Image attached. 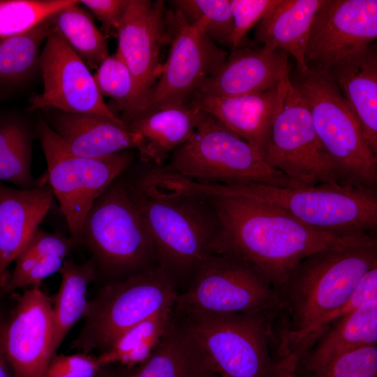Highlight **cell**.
<instances>
[{"label": "cell", "instance_id": "1", "mask_svg": "<svg viewBox=\"0 0 377 377\" xmlns=\"http://www.w3.org/2000/svg\"><path fill=\"white\" fill-rule=\"evenodd\" d=\"M219 230L213 253L242 259L278 292L294 267L327 249L377 246L375 235L319 231L269 203L237 196H210Z\"/></svg>", "mask_w": 377, "mask_h": 377}, {"label": "cell", "instance_id": "2", "mask_svg": "<svg viewBox=\"0 0 377 377\" xmlns=\"http://www.w3.org/2000/svg\"><path fill=\"white\" fill-rule=\"evenodd\" d=\"M377 266V246L313 253L299 263L278 290L282 318L278 354L294 349L348 298L360 279Z\"/></svg>", "mask_w": 377, "mask_h": 377}, {"label": "cell", "instance_id": "3", "mask_svg": "<svg viewBox=\"0 0 377 377\" xmlns=\"http://www.w3.org/2000/svg\"><path fill=\"white\" fill-rule=\"evenodd\" d=\"M152 239L158 266L184 291L198 267L212 254L219 230L207 199L167 193L131 182Z\"/></svg>", "mask_w": 377, "mask_h": 377}, {"label": "cell", "instance_id": "4", "mask_svg": "<svg viewBox=\"0 0 377 377\" xmlns=\"http://www.w3.org/2000/svg\"><path fill=\"white\" fill-rule=\"evenodd\" d=\"M198 196H237L269 203L313 229L330 233L375 235L377 191L320 184L279 187L260 183L232 184L193 182Z\"/></svg>", "mask_w": 377, "mask_h": 377}, {"label": "cell", "instance_id": "5", "mask_svg": "<svg viewBox=\"0 0 377 377\" xmlns=\"http://www.w3.org/2000/svg\"><path fill=\"white\" fill-rule=\"evenodd\" d=\"M77 241L91 251L96 278L100 276L105 284L158 266L154 246L131 182L121 175L91 207Z\"/></svg>", "mask_w": 377, "mask_h": 377}, {"label": "cell", "instance_id": "6", "mask_svg": "<svg viewBox=\"0 0 377 377\" xmlns=\"http://www.w3.org/2000/svg\"><path fill=\"white\" fill-rule=\"evenodd\" d=\"M289 80L308 105L337 184L377 191V155L369 147L354 112L328 72L298 71Z\"/></svg>", "mask_w": 377, "mask_h": 377}, {"label": "cell", "instance_id": "7", "mask_svg": "<svg viewBox=\"0 0 377 377\" xmlns=\"http://www.w3.org/2000/svg\"><path fill=\"white\" fill-rule=\"evenodd\" d=\"M160 168L205 184L305 187L270 168L247 142L207 113L190 139Z\"/></svg>", "mask_w": 377, "mask_h": 377}, {"label": "cell", "instance_id": "8", "mask_svg": "<svg viewBox=\"0 0 377 377\" xmlns=\"http://www.w3.org/2000/svg\"><path fill=\"white\" fill-rule=\"evenodd\" d=\"M279 311L230 314L174 313L221 377H269V346Z\"/></svg>", "mask_w": 377, "mask_h": 377}, {"label": "cell", "instance_id": "9", "mask_svg": "<svg viewBox=\"0 0 377 377\" xmlns=\"http://www.w3.org/2000/svg\"><path fill=\"white\" fill-rule=\"evenodd\" d=\"M177 295L172 280L159 266L103 285L89 301L84 325L71 349L105 351L133 326L174 306Z\"/></svg>", "mask_w": 377, "mask_h": 377}, {"label": "cell", "instance_id": "10", "mask_svg": "<svg viewBox=\"0 0 377 377\" xmlns=\"http://www.w3.org/2000/svg\"><path fill=\"white\" fill-rule=\"evenodd\" d=\"M36 134L47 163L40 182L51 187L71 236L77 240L91 207L131 164L134 154L130 149L100 158L76 156L43 119L38 121Z\"/></svg>", "mask_w": 377, "mask_h": 377}, {"label": "cell", "instance_id": "11", "mask_svg": "<svg viewBox=\"0 0 377 377\" xmlns=\"http://www.w3.org/2000/svg\"><path fill=\"white\" fill-rule=\"evenodd\" d=\"M278 292L252 266L226 253L210 255L179 293L173 311L179 315L230 314L279 311Z\"/></svg>", "mask_w": 377, "mask_h": 377}, {"label": "cell", "instance_id": "12", "mask_svg": "<svg viewBox=\"0 0 377 377\" xmlns=\"http://www.w3.org/2000/svg\"><path fill=\"white\" fill-rule=\"evenodd\" d=\"M165 22L169 54L141 114L189 102L228 57L207 35L200 22L188 20L176 9L165 13Z\"/></svg>", "mask_w": 377, "mask_h": 377}, {"label": "cell", "instance_id": "13", "mask_svg": "<svg viewBox=\"0 0 377 377\" xmlns=\"http://www.w3.org/2000/svg\"><path fill=\"white\" fill-rule=\"evenodd\" d=\"M264 161L302 186L337 184L303 96L289 81L272 126Z\"/></svg>", "mask_w": 377, "mask_h": 377}, {"label": "cell", "instance_id": "14", "mask_svg": "<svg viewBox=\"0 0 377 377\" xmlns=\"http://www.w3.org/2000/svg\"><path fill=\"white\" fill-rule=\"evenodd\" d=\"M163 1L128 0L117 31L118 48L133 80L130 106L121 119L127 126L143 112L158 80L161 47L168 42Z\"/></svg>", "mask_w": 377, "mask_h": 377}, {"label": "cell", "instance_id": "15", "mask_svg": "<svg viewBox=\"0 0 377 377\" xmlns=\"http://www.w3.org/2000/svg\"><path fill=\"white\" fill-rule=\"evenodd\" d=\"M376 38V0H323L311 26L306 65L309 70L327 72L334 64Z\"/></svg>", "mask_w": 377, "mask_h": 377}, {"label": "cell", "instance_id": "16", "mask_svg": "<svg viewBox=\"0 0 377 377\" xmlns=\"http://www.w3.org/2000/svg\"><path fill=\"white\" fill-rule=\"evenodd\" d=\"M39 67L43 91L32 97L29 110L52 108L93 114L126 126L105 104L89 68L54 29L40 53Z\"/></svg>", "mask_w": 377, "mask_h": 377}, {"label": "cell", "instance_id": "17", "mask_svg": "<svg viewBox=\"0 0 377 377\" xmlns=\"http://www.w3.org/2000/svg\"><path fill=\"white\" fill-rule=\"evenodd\" d=\"M1 340L12 377H43L54 355L52 303L38 286L24 291L7 313Z\"/></svg>", "mask_w": 377, "mask_h": 377}, {"label": "cell", "instance_id": "18", "mask_svg": "<svg viewBox=\"0 0 377 377\" xmlns=\"http://www.w3.org/2000/svg\"><path fill=\"white\" fill-rule=\"evenodd\" d=\"M288 56L283 50L269 45L260 48L238 47L195 94L229 97L277 87L289 78Z\"/></svg>", "mask_w": 377, "mask_h": 377}, {"label": "cell", "instance_id": "19", "mask_svg": "<svg viewBox=\"0 0 377 377\" xmlns=\"http://www.w3.org/2000/svg\"><path fill=\"white\" fill-rule=\"evenodd\" d=\"M289 81L253 94L219 97L195 94L189 102L244 139L263 159Z\"/></svg>", "mask_w": 377, "mask_h": 377}, {"label": "cell", "instance_id": "20", "mask_svg": "<svg viewBox=\"0 0 377 377\" xmlns=\"http://www.w3.org/2000/svg\"><path fill=\"white\" fill-rule=\"evenodd\" d=\"M54 198L47 184L24 189L0 182V295L10 276L9 266L39 229Z\"/></svg>", "mask_w": 377, "mask_h": 377}, {"label": "cell", "instance_id": "21", "mask_svg": "<svg viewBox=\"0 0 377 377\" xmlns=\"http://www.w3.org/2000/svg\"><path fill=\"white\" fill-rule=\"evenodd\" d=\"M49 110L47 124L76 156L100 158L126 150H138L141 145L140 135L106 117Z\"/></svg>", "mask_w": 377, "mask_h": 377}, {"label": "cell", "instance_id": "22", "mask_svg": "<svg viewBox=\"0 0 377 377\" xmlns=\"http://www.w3.org/2000/svg\"><path fill=\"white\" fill-rule=\"evenodd\" d=\"M328 74L354 112L365 140L377 155V48L374 43L337 63Z\"/></svg>", "mask_w": 377, "mask_h": 377}, {"label": "cell", "instance_id": "23", "mask_svg": "<svg viewBox=\"0 0 377 377\" xmlns=\"http://www.w3.org/2000/svg\"><path fill=\"white\" fill-rule=\"evenodd\" d=\"M205 114L190 102L173 104L144 113L126 126L142 137L141 160L161 167L190 139Z\"/></svg>", "mask_w": 377, "mask_h": 377}, {"label": "cell", "instance_id": "24", "mask_svg": "<svg viewBox=\"0 0 377 377\" xmlns=\"http://www.w3.org/2000/svg\"><path fill=\"white\" fill-rule=\"evenodd\" d=\"M377 344V300L325 327L300 359L297 374H313L339 355Z\"/></svg>", "mask_w": 377, "mask_h": 377}, {"label": "cell", "instance_id": "25", "mask_svg": "<svg viewBox=\"0 0 377 377\" xmlns=\"http://www.w3.org/2000/svg\"><path fill=\"white\" fill-rule=\"evenodd\" d=\"M323 0H281L256 25L255 39L291 54L298 71L309 69L304 59L311 26Z\"/></svg>", "mask_w": 377, "mask_h": 377}, {"label": "cell", "instance_id": "26", "mask_svg": "<svg viewBox=\"0 0 377 377\" xmlns=\"http://www.w3.org/2000/svg\"><path fill=\"white\" fill-rule=\"evenodd\" d=\"M212 369L184 325L173 313L152 355L127 369L125 377H205Z\"/></svg>", "mask_w": 377, "mask_h": 377}, {"label": "cell", "instance_id": "27", "mask_svg": "<svg viewBox=\"0 0 377 377\" xmlns=\"http://www.w3.org/2000/svg\"><path fill=\"white\" fill-rule=\"evenodd\" d=\"M61 281L52 303V352L56 354L73 326L83 318L89 304V285L96 279V269L91 259L78 263L65 259L59 271Z\"/></svg>", "mask_w": 377, "mask_h": 377}, {"label": "cell", "instance_id": "28", "mask_svg": "<svg viewBox=\"0 0 377 377\" xmlns=\"http://www.w3.org/2000/svg\"><path fill=\"white\" fill-rule=\"evenodd\" d=\"M51 17L27 33L0 40L1 101L24 84L39 66L41 43L53 31Z\"/></svg>", "mask_w": 377, "mask_h": 377}, {"label": "cell", "instance_id": "29", "mask_svg": "<svg viewBox=\"0 0 377 377\" xmlns=\"http://www.w3.org/2000/svg\"><path fill=\"white\" fill-rule=\"evenodd\" d=\"M32 135L28 121L13 112L0 114V182H8L19 188L40 184L31 171Z\"/></svg>", "mask_w": 377, "mask_h": 377}, {"label": "cell", "instance_id": "30", "mask_svg": "<svg viewBox=\"0 0 377 377\" xmlns=\"http://www.w3.org/2000/svg\"><path fill=\"white\" fill-rule=\"evenodd\" d=\"M173 307L165 309L133 326L105 351L96 355L99 364L132 369L153 354L173 316Z\"/></svg>", "mask_w": 377, "mask_h": 377}, {"label": "cell", "instance_id": "31", "mask_svg": "<svg viewBox=\"0 0 377 377\" xmlns=\"http://www.w3.org/2000/svg\"><path fill=\"white\" fill-rule=\"evenodd\" d=\"M78 3L63 8L51 17L53 29L89 68L96 70L109 55L105 36Z\"/></svg>", "mask_w": 377, "mask_h": 377}, {"label": "cell", "instance_id": "32", "mask_svg": "<svg viewBox=\"0 0 377 377\" xmlns=\"http://www.w3.org/2000/svg\"><path fill=\"white\" fill-rule=\"evenodd\" d=\"M76 0H0V40L27 33Z\"/></svg>", "mask_w": 377, "mask_h": 377}, {"label": "cell", "instance_id": "33", "mask_svg": "<svg viewBox=\"0 0 377 377\" xmlns=\"http://www.w3.org/2000/svg\"><path fill=\"white\" fill-rule=\"evenodd\" d=\"M171 3L188 20L200 22L215 43L230 44L233 31L230 0H176Z\"/></svg>", "mask_w": 377, "mask_h": 377}, {"label": "cell", "instance_id": "34", "mask_svg": "<svg viewBox=\"0 0 377 377\" xmlns=\"http://www.w3.org/2000/svg\"><path fill=\"white\" fill-rule=\"evenodd\" d=\"M78 241L72 236L38 229L22 252L15 259V268L10 274L3 292L20 279L36 263L52 255L64 258Z\"/></svg>", "mask_w": 377, "mask_h": 377}, {"label": "cell", "instance_id": "35", "mask_svg": "<svg viewBox=\"0 0 377 377\" xmlns=\"http://www.w3.org/2000/svg\"><path fill=\"white\" fill-rule=\"evenodd\" d=\"M93 77L101 95L111 98L123 114H125L133 98L134 84L118 50L101 63Z\"/></svg>", "mask_w": 377, "mask_h": 377}, {"label": "cell", "instance_id": "36", "mask_svg": "<svg viewBox=\"0 0 377 377\" xmlns=\"http://www.w3.org/2000/svg\"><path fill=\"white\" fill-rule=\"evenodd\" d=\"M304 377H377V344L345 353Z\"/></svg>", "mask_w": 377, "mask_h": 377}, {"label": "cell", "instance_id": "37", "mask_svg": "<svg viewBox=\"0 0 377 377\" xmlns=\"http://www.w3.org/2000/svg\"><path fill=\"white\" fill-rule=\"evenodd\" d=\"M377 300V266L367 271L357 281L346 301L335 311L327 316L314 332L295 348L304 354L311 345L331 323L351 313L364 304Z\"/></svg>", "mask_w": 377, "mask_h": 377}, {"label": "cell", "instance_id": "38", "mask_svg": "<svg viewBox=\"0 0 377 377\" xmlns=\"http://www.w3.org/2000/svg\"><path fill=\"white\" fill-rule=\"evenodd\" d=\"M281 0H230L233 31L230 40L232 50L239 47L249 31Z\"/></svg>", "mask_w": 377, "mask_h": 377}, {"label": "cell", "instance_id": "39", "mask_svg": "<svg viewBox=\"0 0 377 377\" xmlns=\"http://www.w3.org/2000/svg\"><path fill=\"white\" fill-rule=\"evenodd\" d=\"M102 367L96 355L91 353H56L51 357L43 377H95Z\"/></svg>", "mask_w": 377, "mask_h": 377}, {"label": "cell", "instance_id": "40", "mask_svg": "<svg viewBox=\"0 0 377 377\" xmlns=\"http://www.w3.org/2000/svg\"><path fill=\"white\" fill-rule=\"evenodd\" d=\"M79 2L101 22L106 36H117L128 0H82Z\"/></svg>", "mask_w": 377, "mask_h": 377}, {"label": "cell", "instance_id": "41", "mask_svg": "<svg viewBox=\"0 0 377 377\" xmlns=\"http://www.w3.org/2000/svg\"><path fill=\"white\" fill-rule=\"evenodd\" d=\"M66 258L52 255L36 263L29 271L12 286L3 292V295L13 293L19 288L37 286L47 277L59 271Z\"/></svg>", "mask_w": 377, "mask_h": 377}, {"label": "cell", "instance_id": "42", "mask_svg": "<svg viewBox=\"0 0 377 377\" xmlns=\"http://www.w3.org/2000/svg\"><path fill=\"white\" fill-rule=\"evenodd\" d=\"M274 361L269 377H298L297 373L300 356L290 351Z\"/></svg>", "mask_w": 377, "mask_h": 377}, {"label": "cell", "instance_id": "43", "mask_svg": "<svg viewBox=\"0 0 377 377\" xmlns=\"http://www.w3.org/2000/svg\"><path fill=\"white\" fill-rule=\"evenodd\" d=\"M7 313L8 312L6 311L0 301V377H12L10 369L4 353L1 340L2 327Z\"/></svg>", "mask_w": 377, "mask_h": 377}, {"label": "cell", "instance_id": "44", "mask_svg": "<svg viewBox=\"0 0 377 377\" xmlns=\"http://www.w3.org/2000/svg\"><path fill=\"white\" fill-rule=\"evenodd\" d=\"M127 369L119 365H107L95 377H125Z\"/></svg>", "mask_w": 377, "mask_h": 377}, {"label": "cell", "instance_id": "45", "mask_svg": "<svg viewBox=\"0 0 377 377\" xmlns=\"http://www.w3.org/2000/svg\"><path fill=\"white\" fill-rule=\"evenodd\" d=\"M205 377H221L219 374L214 372L212 369H210L209 371Z\"/></svg>", "mask_w": 377, "mask_h": 377}, {"label": "cell", "instance_id": "46", "mask_svg": "<svg viewBox=\"0 0 377 377\" xmlns=\"http://www.w3.org/2000/svg\"><path fill=\"white\" fill-rule=\"evenodd\" d=\"M1 296H2V295H0V297H1ZM0 301H1V300H0Z\"/></svg>", "mask_w": 377, "mask_h": 377}, {"label": "cell", "instance_id": "47", "mask_svg": "<svg viewBox=\"0 0 377 377\" xmlns=\"http://www.w3.org/2000/svg\"><path fill=\"white\" fill-rule=\"evenodd\" d=\"M0 102H1V100H0Z\"/></svg>", "mask_w": 377, "mask_h": 377}]
</instances>
